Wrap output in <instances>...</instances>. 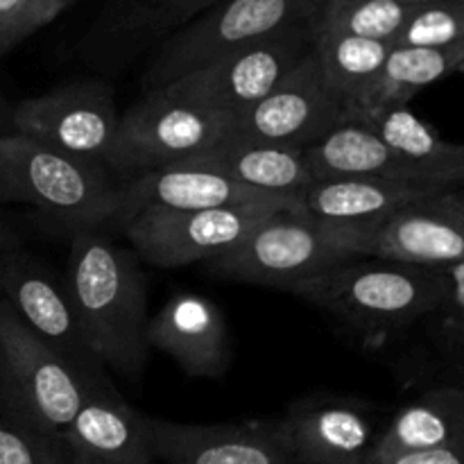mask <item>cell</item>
Wrapping results in <instances>:
<instances>
[{
  "label": "cell",
  "instance_id": "obj_11",
  "mask_svg": "<svg viewBox=\"0 0 464 464\" xmlns=\"http://www.w3.org/2000/svg\"><path fill=\"white\" fill-rule=\"evenodd\" d=\"M343 122H349L344 102L311 50L266 98L236 118L234 134L306 150Z\"/></svg>",
  "mask_w": 464,
  "mask_h": 464
},
{
  "label": "cell",
  "instance_id": "obj_17",
  "mask_svg": "<svg viewBox=\"0 0 464 464\" xmlns=\"http://www.w3.org/2000/svg\"><path fill=\"white\" fill-rule=\"evenodd\" d=\"M148 347L170 356L190 379H220L231 365L225 317L195 293H175L148 322Z\"/></svg>",
  "mask_w": 464,
  "mask_h": 464
},
{
  "label": "cell",
  "instance_id": "obj_1",
  "mask_svg": "<svg viewBox=\"0 0 464 464\" xmlns=\"http://www.w3.org/2000/svg\"><path fill=\"white\" fill-rule=\"evenodd\" d=\"M82 334L104 370L136 379L148 361V302L139 256L107 229L71 236L63 275Z\"/></svg>",
  "mask_w": 464,
  "mask_h": 464
},
{
  "label": "cell",
  "instance_id": "obj_32",
  "mask_svg": "<svg viewBox=\"0 0 464 464\" xmlns=\"http://www.w3.org/2000/svg\"><path fill=\"white\" fill-rule=\"evenodd\" d=\"M379 464H464V453L458 451H420L397 456Z\"/></svg>",
  "mask_w": 464,
  "mask_h": 464
},
{
  "label": "cell",
  "instance_id": "obj_3",
  "mask_svg": "<svg viewBox=\"0 0 464 464\" xmlns=\"http://www.w3.org/2000/svg\"><path fill=\"white\" fill-rule=\"evenodd\" d=\"M118 186L100 163L71 157L12 131L0 136V202L25 204L68 236L107 229L118 218Z\"/></svg>",
  "mask_w": 464,
  "mask_h": 464
},
{
  "label": "cell",
  "instance_id": "obj_26",
  "mask_svg": "<svg viewBox=\"0 0 464 464\" xmlns=\"http://www.w3.org/2000/svg\"><path fill=\"white\" fill-rule=\"evenodd\" d=\"M464 41V3L435 0L420 3L394 45L411 48H449Z\"/></svg>",
  "mask_w": 464,
  "mask_h": 464
},
{
  "label": "cell",
  "instance_id": "obj_6",
  "mask_svg": "<svg viewBox=\"0 0 464 464\" xmlns=\"http://www.w3.org/2000/svg\"><path fill=\"white\" fill-rule=\"evenodd\" d=\"M322 0H220L181 25L150 63L145 93L263 39L315 18Z\"/></svg>",
  "mask_w": 464,
  "mask_h": 464
},
{
  "label": "cell",
  "instance_id": "obj_18",
  "mask_svg": "<svg viewBox=\"0 0 464 464\" xmlns=\"http://www.w3.org/2000/svg\"><path fill=\"white\" fill-rule=\"evenodd\" d=\"M275 198L295 195L258 193L216 170L179 163L125 177L118 186V218L113 227L145 211H204Z\"/></svg>",
  "mask_w": 464,
  "mask_h": 464
},
{
  "label": "cell",
  "instance_id": "obj_19",
  "mask_svg": "<svg viewBox=\"0 0 464 464\" xmlns=\"http://www.w3.org/2000/svg\"><path fill=\"white\" fill-rule=\"evenodd\" d=\"M186 163L216 170L240 186L267 195H302L313 181L304 148H285L236 134H229Z\"/></svg>",
  "mask_w": 464,
  "mask_h": 464
},
{
  "label": "cell",
  "instance_id": "obj_20",
  "mask_svg": "<svg viewBox=\"0 0 464 464\" xmlns=\"http://www.w3.org/2000/svg\"><path fill=\"white\" fill-rule=\"evenodd\" d=\"M420 451L464 453V388L440 383L397 411L376 442V464Z\"/></svg>",
  "mask_w": 464,
  "mask_h": 464
},
{
  "label": "cell",
  "instance_id": "obj_27",
  "mask_svg": "<svg viewBox=\"0 0 464 464\" xmlns=\"http://www.w3.org/2000/svg\"><path fill=\"white\" fill-rule=\"evenodd\" d=\"M447 299L426 320H433L435 344L462 376L460 388H464V261L447 267Z\"/></svg>",
  "mask_w": 464,
  "mask_h": 464
},
{
  "label": "cell",
  "instance_id": "obj_10",
  "mask_svg": "<svg viewBox=\"0 0 464 464\" xmlns=\"http://www.w3.org/2000/svg\"><path fill=\"white\" fill-rule=\"evenodd\" d=\"M113 86L77 80L12 107V131L71 157L104 166L118 131Z\"/></svg>",
  "mask_w": 464,
  "mask_h": 464
},
{
  "label": "cell",
  "instance_id": "obj_14",
  "mask_svg": "<svg viewBox=\"0 0 464 464\" xmlns=\"http://www.w3.org/2000/svg\"><path fill=\"white\" fill-rule=\"evenodd\" d=\"M72 464H152L148 417L130 406L102 370L84 374L82 403L63 433Z\"/></svg>",
  "mask_w": 464,
  "mask_h": 464
},
{
  "label": "cell",
  "instance_id": "obj_34",
  "mask_svg": "<svg viewBox=\"0 0 464 464\" xmlns=\"http://www.w3.org/2000/svg\"><path fill=\"white\" fill-rule=\"evenodd\" d=\"M21 247V240H18V234L7 225V222L0 218V261H3L5 254L14 252V249Z\"/></svg>",
  "mask_w": 464,
  "mask_h": 464
},
{
  "label": "cell",
  "instance_id": "obj_16",
  "mask_svg": "<svg viewBox=\"0 0 464 464\" xmlns=\"http://www.w3.org/2000/svg\"><path fill=\"white\" fill-rule=\"evenodd\" d=\"M281 421L297 464H376L379 433L356 399H297Z\"/></svg>",
  "mask_w": 464,
  "mask_h": 464
},
{
  "label": "cell",
  "instance_id": "obj_8",
  "mask_svg": "<svg viewBox=\"0 0 464 464\" xmlns=\"http://www.w3.org/2000/svg\"><path fill=\"white\" fill-rule=\"evenodd\" d=\"M236 121L225 113L150 91L118 121L104 168L125 177L179 166L234 134Z\"/></svg>",
  "mask_w": 464,
  "mask_h": 464
},
{
  "label": "cell",
  "instance_id": "obj_2",
  "mask_svg": "<svg viewBox=\"0 0 464 464\" xmlns=\"http://www.w3.org/2000/svg\"><path fill=\"white\" fill-rule=\"evenodd\" d=\"M447 293V270L379 258L335 263L293 290L370 344L385 343L424 322L442 306Z\"/></svg>",
  "mask_w": 464,
  "mask_h": 464
},
{
  "label": "cell",
  "instance_id": "obj_22",
  "mask_svg": "<svg viewBox=\"0 0 464 464\" xmlns=\"http://www.w3.org/2000/svg\"><path fill=\"white\" fill-rule=\"evenodd\" d=\"M438 193L411 188L379 177H322L302 190L304 211L326 222L367 225L388 213Z\"/></svg>",
  "mask_w": 464,
  "mask_h": 464
},
{
  "label": "cell",
  "instance_id": "obj_25",
  "mask_svg": "<svg viewBox=\"0 0 464 464\" xmlns=\"http://www.w3.org/2000/svg\"><path fill=\"white\" fill-rule=\"evenodd\" d=\"M417 5L411 0H322L313 27L394 45Z\"/></svg>",
  "mask_w": 464,
  "mask_h": 464
},
{
  "label": "cell",
  "instance_id": "obj_35",
  "mask_svg": "<svg viewBox=\"0 0 464 464\" xmlns=\"http://www.w3.org/2000/svg\"><path fill=\"white\" fill-rule=\"evenodd\" d=\"M12 107L14 104H9V100L0 91V136L12 134Z\"/></svg>",
  "mask_w": 464,
  "mask_h": 464
},
{
  "label": "cell",
  "instance_id": "obj_4",
  "mask_svg": "<svg viewBox=\"0 0 464 464\" xmlns=\"http://www.w3.org/2000/svg\"><path fill=\"white\" fill-rule=\"evenodd\" d=\"M349 258H358L352 247V225L288 208L267 218L238 247L211 258L204 267L225 281L293 293L306 279Z\"/></svg>",
  "mask_w": 464,
  "mask_h": 464
},
{
  "label": "cell",
  "instance_id": "obj_31",
  "mask_svg": "<svg viewBox=\"0 0 464 464\" xmlns=\"http://www.w3.org/2000/svg\"><path fill=\"white\" fill-rule=\"evenodd\" d=\"M71 0H30V7H27L25 23H23V39L36 32L39 27L48 25L59 12H62Z\"/></svg>",
  "mask_w": 464,
  "mask_h": 464
},
{
  "label": "cell",
  "instance_id": "obj_33",
  "mask_svg": "<svg viewBox=\"0 0 464 464\" xmlns=\"http://www.w3.org/2000/svg\"><path fill=\"white\" fill-rule=\"evenodd\" d=\"M440 207L462 227L464 231V188H456V190H444V193L435 195Z\"/></svg>",
  "mask_w": 464,
  "mask_h": 464
},
{
  "label": "cell",
  "instance_id": "obj_13",
  "mask_svg": "<svg viewBox=\"0 0 464 464\" xmlns=\"http://www.w3.org/2000/svg\"><path fill=\"white\" fill-rule=\"evenodd\" d=\"M154 458L166 464H297L284 421L179 424L148 417Z\"/></svg>",
  "mask_w": 464,
  "mask_h": 464
},
{
  "label": "cell",
  "instance_id": "obj_15",
  "mask_svg": "<svg viewBox=\"0 0 464 464\" xmlns=\"http://www.w3.org/2000/svg\"><path fill=\"white\" fill-rule=\"evenodd\" d=\"M352 247L358 258L447 270L464 261V231L430 195L381 220L352 225Z\"/></svg>",
  "mask_w": 464,
  "mask_h": 464
},
{
  "label": "cell",
  "instance_id": "obj_36",
  "mask_svg": "<svg viewBox=\"0 0 464 464\" xmlns=\"http://www.w3.org/2000/svg\"><path fill=\"white\" fill-rule=\"evenodd\" d=\"M411 3H435V0H411ZM458 3H464V0H458Z\"/></svg>",
  "mask_w": 464,
  "mask_h": 464
},
{
  "label": "cell",
  "instance_id": "obj_7",
  "mask_svg": "<svg viewBox=\"0 0 464 464\" xmlns=\"http://www.w3.org/2000/svg\"><path fill=\"white\" fill-rule=\"evenodd\" d=\"M288 208H304L299 195L204 211H145L122 220L116 229H121L136 256L145 263L161 270H177L231 252L261 222Z\"/></svg>",
  "mask_w": 464,
  "mask_h": 464
},
{
  "label": "cell",
  "instance_id": "obj_23",
  "mask_svg": "<svg viewBox=\"0 0 464 464\" xmlns=\"http://www.w3.org/2000/svg\"><path fill=\"white\" fill-rule=\"evenodd\" d=\"M392 45L340 32H317L313 53L326 82L344 102L349 121H361Z\"/></svg>",
  "mask_w": 464,
  "mask_h": 464
},
{
  "label": "cell",
  "instance_id": "obj_5",
  "mask_svg": "<svg viewBox=\"0 0 464 464\" xmlns=\"http://www.w3.org/2000/svg\"><path fill=\"white\" fill-rule=\"evenodd\" d=\"M82 390V372L36 338L0 299V415L63 440Z\"/></svg>",
  "mask_w": 464,
  "mask_h": 464
},
{
  "label": "cell",
  "instance_id": "obj_28",
  "mask_svg": "<svg viewBox=\"0 0 464 464\" xmlns=\"http://www.w3.org/2000/svg\"><path fill=\"white\" fill-rule=\"evenodd\" d=\"M0 464H72L63 440L0 415Z\"/></svg>",
  "mask_w": 464,
  "mask_h": 464
},
{
  "label": "cell",
  "instance_id": "obj_29",
  "mask_svg": "<svg viewBox=\"0 0 464 464\" xmlns=\"http://www.w3.org/2000/svg\"><path fill=\"white\" fill-rule=\"evenodd\" d=\"M220 0H150L148 21L154 30H172L193 21L198 14L207 12L208 7L218 5Z\"/></svg>",
  "mask_w": 464,
  "mask_h": 464
},
{
  "label": "cell",
  "instance_id": "obj_12",
  "mask_svg": "<svg viewBox=\"0 0 464 464\" xmlns=\"http://www.w3.org/2000/svg\"><path fill=\"white\" fill-rule=\"evenodd\" d=\"M0 299L82 376L102 370L82 334L66 279L21 247L5 254L0 261Z\"/></svg>",
  "mask_w": 464,
  "mask_h": 464
},
{
  "label": "cell",
  "instance_id": "obj_30",
  "mask_svg": "<svg viewBox=\"0 0 464 464\" xmlns=\"http://www.w3.org/2000/svg\"><path fill=\"white\" fill-rule=\"evenodd\" d=\"M27 7H30V0H0V54L23 41Z\"/></svg>",
  "mask_w": 464,
  "mask_h": 464
},
{
  "label": "cell",
  "instance_id": "obj_9",
  "mask_svg": "<svg viewBox=\"0 0 464 464\" xmlns=\"http://www.w3.org/2000/svg\"><path fill=\"white\" fill-rule=\"evenodd\" d=\"M315 27L302 23L258 44L225 54L163 86L166 95L236 118L266 98L313 50Z\"/></svg>",
  "mask_w": 464,
  "mask_h": 464
},
{
  "label": "cell",
  "instance_id": "obj_21",
  "mask_svg": "<svg viewBox=\"0 0 464 464\" xmlns=\"http://www.w3.org/2000/svg\"><path fill=\"white\" fill-rule=\"evenodd\" d=\"M406 159L412 179L429 193L464 188V143H451L408 107H392L365 121Z\"/></svg>",
  "mask_w": 464,
  "mask_h": 464
},
{
  "label": "cell",
  "instance_id": "obj_37",
  "mask_svg": "<svg viewBox=\"0 0 464 464\" xmlns=\"http://www.w3.org/2000/svg\"><path fill=\"white\" fill-rule=\"evenodd\" d=\"M456 72H460V75H464V62L460 63V66H458V71Z\"/></svg>",
  "mask_w": 464,
  "mask_h": 464
},
{
  "label": "cell",
  "instance_id": "obj_24",
  "mask_svg": "<svg viewBox=\"0 0 464 464\" xmlns=\"http://www.w3.org/2000/svg\"><path fill=\"white\" fill-rule=\"evenodd\" d=\"M464 62V41L449 48H411V45H392L385 59L383 72L372 93L370 104L361 121L379 116L392 107H408L417 93L429 89L435 82L444 80Z\"/></svg>",
  "mask_w": 464,
  "mask_h": 464
}]
</instances>
